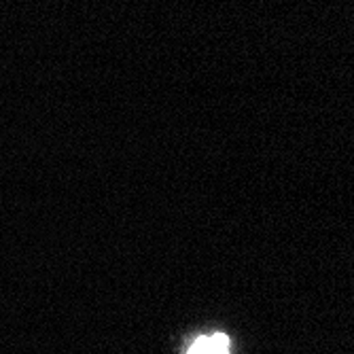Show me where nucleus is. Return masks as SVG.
<instances>
[{
  "instance_id": "obj_1",
  "label": "nucleus",
  "mask_w": 354,
  "mask_h": 354,
  "mask_svg": "<svg viewBox=\"0 0 354 354\" xmlns=\"http://www.w3.org/2000/svg\"><path fill=\"white\" fill-rule=\"evenodd\" d=\"M187 354H230V339L223 333L200 337L191 344Z\"/></svg>"
}]
</instances>
